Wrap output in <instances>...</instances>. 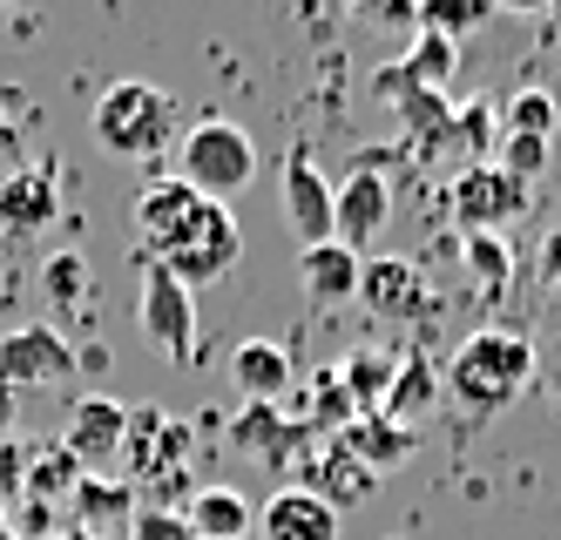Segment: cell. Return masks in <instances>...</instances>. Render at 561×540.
Masks as SVG:
<instances>
[{
	"label": "cell",
	"mask_w": 561,
	"mask_h": 540,
	"mask_svg": "<svg viewBox=\"0 0 561 540\" xmlns=\"http://www.w3.org/2000/svg\"><path fill=\"white\" fill-rule=\"evenodd\" d=\"M136 243H142V264H163L183 290L196 284H217L237 251H244V230L224 203L196 196L183 176H156L136 196Z\"/></svg>",
	"instance_id": "obj_1"
},
{
	"label": "cell",
	"mask_w": 561,
	"mask_h": 540,
	"mask_svg": "<svg viewBox=\"0 0 561 540\" xmlns=\"http://www.w3.org/2000/svg\"><path fill=\"white\" fill-rule=\"evenodd\" d=\"M528 379H535V345L520 338V331H507V324H480L473 338L454 352V365H447V392L467 412L514 405L520 392H528Z\"/></svg>",
	"instance_id": "obj_2"
},
{
	"label": "cell",
	"mask_w": 561,
	"mask_h": 540,
	"mask_svg": "<svg viewBox=\"0 0 561 540\" xmlns=\"http://www.w3.org/2000/svg\"><path fill=\"white\" fill-rule=\"evenodd\" d=\"M89 129H95V142L108 156L149 162V156H163L170 136H176V95L156 89V81H115V89L95 102Z\"/></svg>",
	"instance_id": "obj_3"
},
{
	"label": "cell",
	"mask_w": 561,
	"mask_h": 540,
	"mask_svg": "<svg viewBox=\"0 0 561 540\" xmlns=\"http://www.w3.org/2000/svg\"><path fill=\"white\" fill-rule=\"evenodd\" d=\"M176 176L196 189V196H210V203H230L237 189H244L251 176H257V149H251V136L237 129V122H196V129L183 136V149H176Z\"/></svg>",
	"instance_id": "obj_4"
},
{
	"label": "cell",
	"mask_w": 561,
	"mask_h": 540,
	"mask_svg": "<svg viewBox=\"0 0 561 540\" xmlns=\"http://www.w3.org/2000/svg\"><path fill=\"white\" fill-rule=\"evenodd\" d=\"M82 371V352L61 338V324H14L0 338V386L8 392H34V386H61Z\"/></svg>",
	"instance_id": "obj_5"
},
{
	"label": "cell",
	"mask_w": 561,
	"mask_h": 540,
	"mask_svg": "<svg viewBox=\"0 0 561 540\" xmlns=\"http://www.w3.org/2000/svg\"><path fill=\"white\" fill-rule=\"evenodd\" d=\"M136 324H142V338L190 365L196 358V305H190V290L163 271V264H142V298H136Z\"/></svg>",
	"instance_id": "obj_6"
},
{
	"label": "cell",
	"mask_w": 561,
	"mask_h": 540,
	"mask_svg": "<svg viewBox=\"0 0 561 540\" xmlns=\"http://www.w3.org/2000/svg\"><path fill=\"white\" fill-rule=\"evenodd\" d=\"M379 162L386 156H358L352 176L332 189V237L345 243V251H366V243L386 230V217H392V183H386Z\"/></svg>",
	"instance_id": "obj_7"
},
{
	"label": "cell",
	"mask_w": 561,
	"mask_h": 540,
	"mask_svg": "<svg viewBox=\"0 0 561 540\" xmlns=\"http://www.w3.org/2000/svg\"><path fill=\"white\" fill-rule=\"evenodd\" d=\"M358 298H366V311L386 318V324H420L439 305L433 284H426V271L413 257H373L366 271H358Z\"/></svg>",
	"instance_id": "obj_8"
},
{
	"label": "cell",
	"mask_w": 561,
	"mask_h": 540,
	"mask_svg": "<svg viewBox=\"0 0 561 540\" xmlns=\"http://www.w3.org/2000/svg\"><path fill=\"white\" fill-rule=\"evenodd\" d=\"M123 433H129V405L89 392V399H75L68 439H61V446H68V460L82 467V473H102L108 460H123Z\"/></svg>",
	"instance_id": "obj_9"
},
{
	"label": "cell",
	"mask_w": 561,
	"mask_h": 540,
	"mask_svg": "<svg viewBox=\"0 0 561 540\" xmlns=\"http://www.w3.org/2000/svg\"><path fill=\"white\" fill-rule=\"evenodd\" d=\"M528 210V183H514L507 170H494V162H467L460 183H454V217L467 230H494L507 217Z\"/></svg>",
	"instance_id": "obj_10"
},
{
	"label": "cell",
	"mask_w": 561,
	"mask_h": 540,
	"mask_svg": "<svg viewBox=\"0 0 561 540\" xmlns=\"http://www.w3.org/2000/svg\"><path fill=\"white\" fill-rule=\"evenodd\" d=\"M55 217H61V183H55V170L27 162V170H14L8 183H0V237H42Z\"/></svg>",
	"instance_id": "obj_11"
},
{
	"label": "cell",
	"mask_w": 561,
	"mask_h": 540,
	"mask_svg": "<svg viewBox=\"0 0 561 540\" xmlns=\"http://www.w3.org/2000/svg\"><path fill=\"white\" fill-rule=\"evenodd\" d=\"M285 217L298 230V243L311 251V243H332V183L318 176L311 149H291L285 156Z\"/></svg>",
	"instance_id": "obj_12"
},
{
	"label": "cell",
	"mask_w": 561,
	"mask_h": 540,
	"mask_svg": "<svg viewBox=\"0 0 561 540\" xmlns=\"http://www.w3.org/2000/svg\"><path fill=\"white\" fill-rule=\"evenodd\" d=\"M454 68H460V41L426 34V27H420V41L407 48V61L379 68V74H373V89H379V95H407V89H439V95H447Z\"/></svg>",
	"instance_id": "obj_13"
},
{
	"label": "cell",
	"mask_w": 561,
	"mask_h": 540,
	"mask_svg": "<svg viewBox=\"0 0 561 540\" xmlns=\"http://www.w3.org/2000/svg\"><path fill=\"white\" fill-rule=\"evenodd\" d=\"M68 514H75V527L95 533V540H123L129 520H136V486L108 480V473H82V486L68 493Z\"/></svg>",
	"instance_id": "obj_14"
},
{
	"label": "cell",
	"mask_w": 561,
	"mask_h": 540,
	"mask_svg": "<svg viewBox=\"0 0 561 540\" xmlns=\"http://www.w3.org/2000/svg\"><path fill=\"white\" fill-rule=\"evenodd\" d=\"M358 271H366V257L345 251V243H311V251H298V284H305V298L325 311V305H345L358 298Z\"/></svg>",
	"instance_id": "obj_15"
},
{
	"label": "cell",
	"mask_w": 561,
	"mask_h": 540,
	"mask_svg": "<svg viewBox=\"0 0 561 540\" xmlns=\"http://www.w3.org/2000/svg\"><path fill=\"white\" fill-rule=\"evenodd\" d=\"M264 540H339V514L318 501L311 486H285V493H271V507H264Z\"/></svg>",
	"instance_id": "obj_16"
},
{
	"label": "cell",
	"mask_w": 561,
	"mask_h": 540,
	"mask_svg": "<svg viewBox=\"0 0 561 540\" xmlns=\"http://www.w3.org/2000/svg\"><path fill=\"white\" fill-rule=\"evenodd\" d=\"M339 446L352 452L358 467H373V473H392L407 452L420 446V433L413 426H399V420H386V412H358V420L339 433Z\"/></svg>",
	"instance_id": "obj_17"
},
{
	"label": "cell",
	"mask_w": 561,
	"mask_h": 540,
	"mask_svg": "<svg viewBox=\"0 0 561 540\" xmlns=\"http://www.w3.org/2000/svg\"><path fill=\"white\" fill-rule=\"evenodd\" d=\"M230 379H237V392H244L251 405H277L285 386H291V352L271 345V338H244L230 352Z\"/></svg>",
	"instance_id": "obj_18"
},
{
	"label": "cell",
	"mask_w": 561,
	"mask_h": 540,
	"mask_svg": "<svg viewBox=\"0 0 561 540\" xmlns=\"http://www.w3.org/2000/svg\"><path fill=\"white\" fill-rule=\"evenodd\" d=\"M251 501L237 486H196L190 493V507H183V527L190 540H244L251 533Z\"/></svg>",
	"instance_id": "obj_19"
},
{
	"label": "cell",
	"mask_w": 561,
	"mask_h": 540,
	"mask_svg": "<svg viewBox=\"0 0 561 540\" xmlns=\"http://www.w3.org/2000/svg\"><path fill=\"white\" fill-rule=\"evenodd\" d=\"M305 473H311V493H318V501H325L332 514H339V507H358V501H373V486H379V473H373V467H358L339 439L318 452Z\"/></svg>",
	"instance_id": "obj_20"
},
{
	"label": "cell",
	"mask_w": 561,
	"mask_h": 540,
	"mask_svg": "<svg viewBox=\"0 0 561 540\" xmlns=\"http://www.w3.org/2000/svg\"><path fill=\"white\" fill-rule=\"evenodd\" d=\"M305 439H311V426H285V420H277V405H244V420L230 426V446L237 452H257V460H271V467H285L291 446H305Z\"/></svg>",
	"instance_id": "obj_21"
},
{
	"label": "cell",
	"mask_w": 561,
	"mask_h": 540,
	"mask_svg": "<svg viewBox=\"0 0 561 540\" xmlns=\"http://www.w3.org/2000/svg\"><path fill=\"white\" fill-rule=\"evenodd\" d=\"M433 392H439V386H433V365L413 352V358L392 365V386H386V405H379V412H386V420H399V426H413L420 412L433 405Z\"/></svg>",
	"instance_id": "obj_22"
},
{
	"label": "cell",
	"mask_w": 561,
	"mask_h": 540,
	"mask_svg": "<svg viewBox=\"0 0 561 540\" xmlns=\"http://www.w3.org/2000/svg\"><path fill=\"white\" fill-rule=\"evenodd\" d=\"M82 486V467L68 460V446H48V452H34L27 460V480H21V493L34 507H48V501H68V493Z\"/></svg>",
	"instance_id": "obj_23"
},
{
	"label": "cell",
	"mask_w": 561,
	"mask_h": 540,
	"mask_svg": "<svg viewBox=\"0 0 561 540\" xmlns=\"http://www.w3.org/2000/svg\"><path fill=\"white\" fill-rule=\"evenodd\" d=\"M392 102H399V122H407L413 142H447V129H454V102L439 95V89H407V95H392Z\"/></svg>",
	"instance_id": "obj_24"
},
{
	"label": "cell",
	"mask_w": 561,
	"mask_h": 540,
	"mask_svg": "<svg viewBox=\"0 0 561 540\" xmlns=\"http://www.w3.org/2000/svg\"><path fill=\"white\" fill-rule=\"evenodd\" d=\"M554 129H561V108H554L548 89H520L501 108V136H541V142H554Z\"/></svg>",
	"instance_id": "obj_25"
},
{
	"label": "cell",
	"mask_w": 561,
	"mask_h": 540,
	"mask_svg": "<svg viewBox=\"0 0 561 540\" xmlns=\"http://www.w3.org/2000/svg\"><path fill=\"white\" fill-rule=\"evenodd\" d=\"M467 271L480 277V290H507V243L494 230H467Z\"/></svg>",
	"instance_id": "obj_26"
},
{
	"label": "cell",
	"mask_w": 561,
	"mask_h": 540,
	"mask_svg": "<svg viewBox=\"0 0 561 540\" xmlns=\"http://www.w3.org/2000/svg\"><path fill=\"white\" fill-rule=\"evenodd\" d=\"M548 156H554V142H541V136H501V162H494V170H507L514 183H535L548 170Z\"/></svg>",
	"instance_id": "obj_27"
},
{
	"label": "cell",
	"mask_w": 561,
	"mask_h": 540,
	"mask_svg": "<svg viewBox=\"0 0 561 540\" xmlns=\"http://www.w3.org/2000/svg\"><path fill=\"white\" fill-rule=\"evenodd\" d=\"M82 290H89L82 257H75V251H55V257H48V298H55V311H75V305H82Z\"/></svg>",
	"instance_id": "obj_28"
},
{
	"label": "cell",
	"mask_w": 561,
	"mask_h": 540,
	"mask_svg": "<svg viewBox=\"0 0 561 540\" xmlns=\"http://www.w3.org/2000/svg\"><path fill=\"white\" fill-rule=\"evenodd\" d=\"M129 540H190V527H183V514L156 507V514H136L129 520Z\"/></svg>",
	"instance_id": "obj_29"
},
{
	"label": "cell",
	"mask_w": 561,
	"mask_h": 540,
	"mask_svg": "<svg viewBox=\"0 0 561 540\" xmlns=\"http://www.w3.org/2000/svg\"><path fill=\"white\" fill-rule=\"evenodd\" d=\"M480 21H488V8H426V14H420L426 34H447V41H454L460 27H480Z\"/></svg>",
	"instance_id": "obj_30"
},
{
	"label": "cell",
	"mask_w": 561,
	"mask_h": 540,
	"mask_svg": "<svg viewBox=\"0 0 561 540\" xmlns=\"http://www.w3.org/2000/svg\"><path fill=\"white\" fill-rule=\"evenodd\" d=\"M27 460H34L27 446H14V439H0V493H21V480H27Z\"/></svg>",
	"instance_id": "obj_31"
},
{
	"label": "cell",
	"mask_w": 561,
	"mask_h": 540,
	"mask_svg": "<svg viewBox=\"0 0 561 540\" xmlns=\"http://www.w3.org/2000/svg\"><path fill=\"white\" fill-rule=\"evenodd\" d=\"M8 426H14V392L0 386V433H8Z\"/></svg>",
	"instance_id": "obj_32"
},
{
	"label": "cell",
	"mask_w": 561,
	"mask_h": 540,
	"mask_svg": "<svg viewBox=\"0 0 561 540\" xmlns=\"http://www.w3.org/2000/svg\"><path fill=\"white\" fill-rule=\"evenodd\" d=\"M48 540H95V533H82V527H68V533H48Z\"/></svg>",
	"instance_id": "obj_33"
},
{
	"label": "cell",
	"mask_w": 561,
	"mask_h": 540,
	"mask_svg": "<svg viewBox=\"0 0 561 540\" xmlns=\"http://www.w3.org/2000/svg\"><path fill=\"white\" fill-rule=\"evenodd\" d=\"M0 540H21V533H14V527H8V520H0Z\"/></svg>",
	"instance_id": "obj_34"
},
{
	"label": "cell",
	"mask_w": 561,
	"mask_h": 540,
	"mask_svg": "<svg viewBox=\"0 0 561 540\" xmlns=\"http://www.w3.org/2000/svg\"><path fill=\"white\" fill-rule=\"evenodd\" d=\"M0 507H8V493H0Z\"/></svg>",
	"instance_id": "obj_35"
},
{
	"label": "cell",
	"mask_w": 561,
	"mask_h": 540,
	"mask_svg": "<svg viewBox=\"0 0 561 540\" xmlns=\"http://www.w3.org/2000/svg\"><path fill=\"white\" fill-rule=\"evenodd\" d=\"M0 102H8V95H0ZM0 115H8V108H0Z\"/></svg>",
	"instance_id": "obj_36"
}]
</instances>
